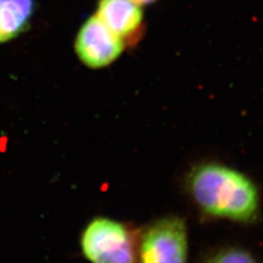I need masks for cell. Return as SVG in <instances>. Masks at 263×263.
Instances as JSON below:
<instances>
[{"mask_svg": "<svg viewBox=\"0 0 263 263\" xmlns=\"http://www.w3.org/2000/svg\"><path fill=\"white\" fill-rule=\"evenodd\" d=\"M208 263H257L254 257L241 249H228L213 256Z\"/></svg>", "mask_w": 263, "mask_h": 263, "instance_id": "7", "label": "cell"}, {"mask_svg": "<svg viewBox=\"0 0 263 263\" xmlns=\"http://www.w3.org/2000/svg\"><path fill=\"white\" fill-rule=\"evenodd\" d=\"M192 197L209 215L237 221L256 216L259 197L254 183L236 170L218 164H205L188 177Z\"/></svg>", "mask_w": 263, "mask_h": 263, "instance_id": "1", "label": "cell"}, {"mask_svg": "<svg viewBox=\"0 0 263 263\" xmlns=\"http://www.w3.org/2000/svg\"><path fill=\"white\" fill-rule=\"evenodd\" d=\"M124 42L97 16L87 20L76 39V52L81 62L91 68L110 65L121 55Z\"/></svg>", "mask_w": 263, "mask_h": 263, "instance_id": "4", "label": "cell"}, {"mask_svg": "<svg viewBox=\"0 0 263 263\" xmlns=\"http://www.w3.org/2000/svg\"><path fill=\"white\" fill-rule=\"evenodd\" d=\"M132 2H134L135 4H148L155 0H131Z\"/></svg>", "mask_w": 263, "mask_h": 263, "instance_id": "8", "label": "cell"}, {"mask_svg": "<svg viewBox=\"0 0 263 263\" xmlns=\"http://www.w3.org/2000/svg\"><path fill=\"white\" fill-rule=\"evenodd\" d=\"M97 17L119 37L134 35L142 22L141 10L131 0H101Z\"/></svg>", "mask_w": 263, "mask_h": 263, "instance_id": "5", "label": "cell"}, {"mask_svg": "<svg viewBox=\"0 0 263 263\" xmlns=\"http://www.w3.org/2000/svg\"><path fill=\"white\" fill-rule=\"evenodd\" d=\"M81 249L91 263H137L139 249L131 230L107 217H96L81 236Z\"/></svg>", "mask_w": 263, "mask_h": 263, "instance_id": "2", "label": "cell"}, {"mask_svg": "<svg viewBox=\"0 0 263 263\" xmlns=\"http://www.w3.org/2000/svg\"><path fill=\"white\" fill-rule=\"evenodd\" d=\"M34 9V0H0V43L26 30Z\"/></svg>", "mask_w": 263, "mask_h": 263, "instance_id": "6", "label": "cell"}, {"mask_svg": "<svg viewBox=\"0 0 263 263\" xmlns=\"http://www.w3.org/2000/svg\"><path fill=\"white\" fill-rule=\"evenodd\" d=\"M187 250L184 221L177 216L164 217L141 236L138 263H187Z\"/></svg>", "mask_w": 263, "mask_h": 263, "instance_id": "3", "label": "cell"}]
</instances>
